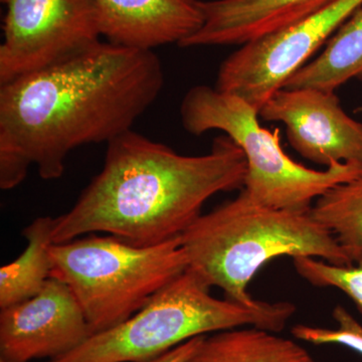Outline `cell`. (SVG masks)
<instances>
[{
	"label": "cell",
	"mask_w": 362,
	"mask_h": 362,
	"mask_svg": "<svg viewBox=\"0 0 362 362\" xmlns=\"http://www.w3.org/2000/svg\"><path fill=\"white\" fill-rule=\"evenodd\" d=\"M163 83L156 52L100 40L0 85V187H18L32 166L42 180L62 177L74 149L132 130Z\"/></svg>",
	"instance_id": "6da1fadb"
},
{
	"label": "cell",
	"mask_w": 362,
	"mask_h": 362,
	"mask_svg": "<svg viewBox=\"0 0 362 362\" xmlns=\"http://www.w3.org/2000/svg\"><path fill=\"white\" fill-rule=\"evenodd\" d=\"M246 175V156L228 136L216 138L209 153L188 156L128 131L107 144L101 173L70 211L54 218L52 240L102 233L135 246L168 242L214 195L242 189Z\"/></svg>",
	"instance_id": "7a4b0ae2"
},
{
	"label": "cell",
	"mask_w": 362,
	"mask_h": 362,
	"mask_svg": "<svg viewBox=\"0 0 362 362\" xmlns=\"http://www.w3.org/2000/svg\"><path fill=\"white\" fill-rule=\"evenodd\" d=\"M188 267L226 299L246 306L259 300L250 283L272 259L312 257L332 265L354 264L332 232L309 211L273 209L244 189L235 199L202 214L180 235Z\"/></svg>",
	"instance_id": "3957f363"
},
{
	"label": "cell",
	"mask_w": 362,
	"mask_h": 362,
	"mask_svg": "<svg viewBox=\"0 0 362 362\" xmlns=\"http://www.w3.org/2000/svg\"><path fill=\"white\" fill-rule=\"evenodd\" d=\"M211 288L188 267L127 320L47 362L146 361L192 338L230 328L255 326L280 332L296 311L290 302L246 306L218 299L211 296Z\"/></svg>",
	"instance_id": "277c9868"
},
{
	"label": "cell",
	"mask_w": 362,
	"mask_h": 362,
	"mask_svg": "<svg viewBox=\"0 0 362 362\" xmlns=\"http://www.w3.org/2000/svg\"><path fill=\"white\" fill-rule=\"evenodd\" d=\"M259 111L246 100L199 85L180 105L183 128L201 136L220 130L244 152V190L255 202L273 209L309 211L331 188L362 175V162H338L315 170L293 160L281 145L280 130L262 127Z\"/></svg>",
	"instance_id": "5b68a950"
},
{
	"label": "cell",
	"mask_w": 362,
	"mask_h": 362,
	"mask_svg": "<svg viewBox=\"0 0 362 362\" xmlns=\"http://www.w3.org/2000/svg\"><path fill=\"white\" fill-rule=\"evenodd\" d=\"M51 257V278L70 288L92 334L127 320L188 268L180 237L142 247L90 233L52 245Z\"/></svg>",
	"instance_id": "8992f818"
},
{
	"label": "cell",
	"mask_w": 362,
	"mask_h": 362,
	"mask_svg": "<svg viewBox=\"0 0 362 362\" xmlns=\"http://www.w3.org/2000/svg\"><path fill=\"white\" fill-rule=\"evenodd\" d=\"M0 85L66 61L101 40L94 0H1Z\"/></svg>",
	"instance_id": "52a82bcc"
},
{
	"label": "cell",
	"mask_w": 362,
	"mask_h": 362,
	"mask_svg": "<svg viewBox=\"0 0 362 362\" xmlns=\"http://www.w3.org/2000/svg\"><path fill=\"white\" fill-rule=\"evenodd\" d=\"M361 6L362 0H334L296 25L240 45L221 63L216 89L259 111Z\"/></svg>",
	"instance_id": "ba28073f"
},
{
	"label": "cell",
	"mask_w": 362,
	"mask_h": 362,
	"mask_svg": "<svg viewBox=\"0 0 362 362\" xmlns=\"http://www.w3.org/2000/svg\"><path fill=\"white\" fill-rule=\"evenodd\" d=\"M259 116L284 124L293 148L314 163L362 162V123L347 115L335 92L281 88Z\"/></svg>",
	"instance_id": "9c48e42d"
},
{
	"label": "cell",
	"mask_w": 362,
	"mask_h": 362,
	"mask_svg": "<svg viewBox=\"0 0 362 362\" xmlns=\"http://www.w3.org/2000/svg\"><path fill=\"white\" fill-rule=\"evenodd\" d=\"M92 335L70 288L49 279L35 296L1 309L0 356L16 362L54 359Z\"/></svg>",
	"instance_id": "30bf717a"
},
{
	"label": "cell",
	"mask_w": 362,
	"mask_h": 362,
	"mask_svg": "<svg viewBox=\"0 0 362 362\" xmlns=\"http://www.w3.org/2000/svg\"><path fill=\"white\" fill-rule=\"evenodd\" d=\"M102 37L132 49L180 45L202 28V0H94Z\"/></svg>",
	"instance_id": "8fae6325"
},
{
	"label": "cell",
	"mask_w": 362,
	"mask_h": 362,
	"mask_svg": "<svg viewBox=\"0 0 362 362\" xmlns=\"http://www.w3.org/2000/svg\"><path fill=\"white\" fill-rule=\"evenodd\" d=\"M334 0H209L202 28L180 45H243L296 25Z\"/></svg>",
	"instance_id": "7c38bea8"
},
{
	"label": "cell",
	"mask_w": 362,
	"mask_h": 362,
	"mask_svg": "<svg viewBox=\"0 0 362 362\" xmlns=\"http://www.w3.org/2000/svg\"><path fill=\"white\" fill-rule=\"evenodd\" d=\"M187 362H315L294 340L255 327L230 328L202 337Z\"/></svg>",
	"instance_id": "4fadbf2b"
},
{
	"label": "cell",
	"mask_w": 362,
	"mask_h": 362,
	"mask_svg": "<svg viewBox=\"0 0 362 362\" xmlns=\"http://www.w3.org/2000/svg\"><path fill=\"white\" fill-rule=\"evenodd\" d=\"M352 78L362 82V6L338 28L319 56L293 74L283 88L335 92Z\"/></svg>",
	"instance_id": "5bb4252c"
},
{
	"label": "cell",
	"mask_w": 362,
	"mask_h": 362,
	"mask_svg": "<svg viewBox=\"0 0 362 362\" xmlns=\"http://www.w3.org/2000/svg\"><path fill=\"white\" fill-rule=\"evenodd\" d=\"M54 226V218L40 216L23 230L25 251L0 269V308L35 296L51 279Z\"/></svg>",
	"instance_id": "9a60e30c"
},
{
	"label": "cell",
	"mask_w": 362,
	"mask_h": 362,
	"mask_svg": "<svg viewBox=\"0 0 362 362\" xmlns=\"http://www.w3.org/2000/svg\"><path fill=\"white\" fill-rule=\"evenodd\" d=\"M337 238L354 262L362 255V175L331 188L310 209Z\"/></svg>",
	"instance_id": "2e32d148"
},
{
	"label": "cell",
	"mask_w": 362,
	"mask_h": 362,
	"mask_svg": "<svg viewBox=\"0 0 362 362\" xmlns=\"http://www.w3.org/2000/svg\"><path fill=\"white\" fill-rule=\"evenodd\" d=\"M298 275L316 287L337 288L356 304L362 315V255L351 265H332L312 257L293 259Z\"/></svg>",
	"instance_id": "e0dca14e"
},
{
	"label": "cell",
	"mask_w": 362,
	"mask_h": 362,
	"mask_svg": "<svg viewBox=\"0 0 362 362\" xmlns=\"http://www.w3.org/2000/svg\"><path fill=\"white\" fill-rule=\"evenodd\" d=\"M337 328L314 327V326H294L291 329L293 337L314 345L338 344L358 352L362 356V325L341 305H337L332 312Z\"/></svg>",
	"instance_id": "ac0fdd59"
},
{
	"label": "cell",
	"mask_w": 362,
	"mask_h": 362,
	"mask_svg": "<svg viewBox=\"0 0 362 362\" xmlns=\"http://www.w3.org/2000/svg\"><path fill=\"white\" fill-rule=\"evenodd\" d=\"M202 337H204L192 338V339L178 345L175 349L169 350L165 354H161V356L143 362H187V359L194 354V350L199 346Z\"/></svg>",
	"instance_id": "d6986e66"
},
{
	"label": "cell",
	"mask_w": 362,
	"mask_h": 362,
	"mask_svg": "<svg viewBox=\"0 0 362 362\" xmlns=\"http://www.w3.org/2000/svg\"><path fill=\"white\" fill-rule=\"evenodd\" d=\"M0 362H16V361H9V359L4 358V357L0 356Z\"/></svg>",
	"instance_id": "ffe728a7"
},
{
	"label": "cell",
	"mask_w": 362,
	"mask_h": 362,
	"mask_svg": "<svg viewBox=\"0 0 362 362\" xmlns=\"http://www.w3.org/2000/svg\"><path fill=\"white\" fill-rule=\"evenodd\" d=\"M356 112H358V113H362V106L358 107V108L356 109Z\"/></svg>",
	"instance_id": "44dd1931"
}]
</instances>
